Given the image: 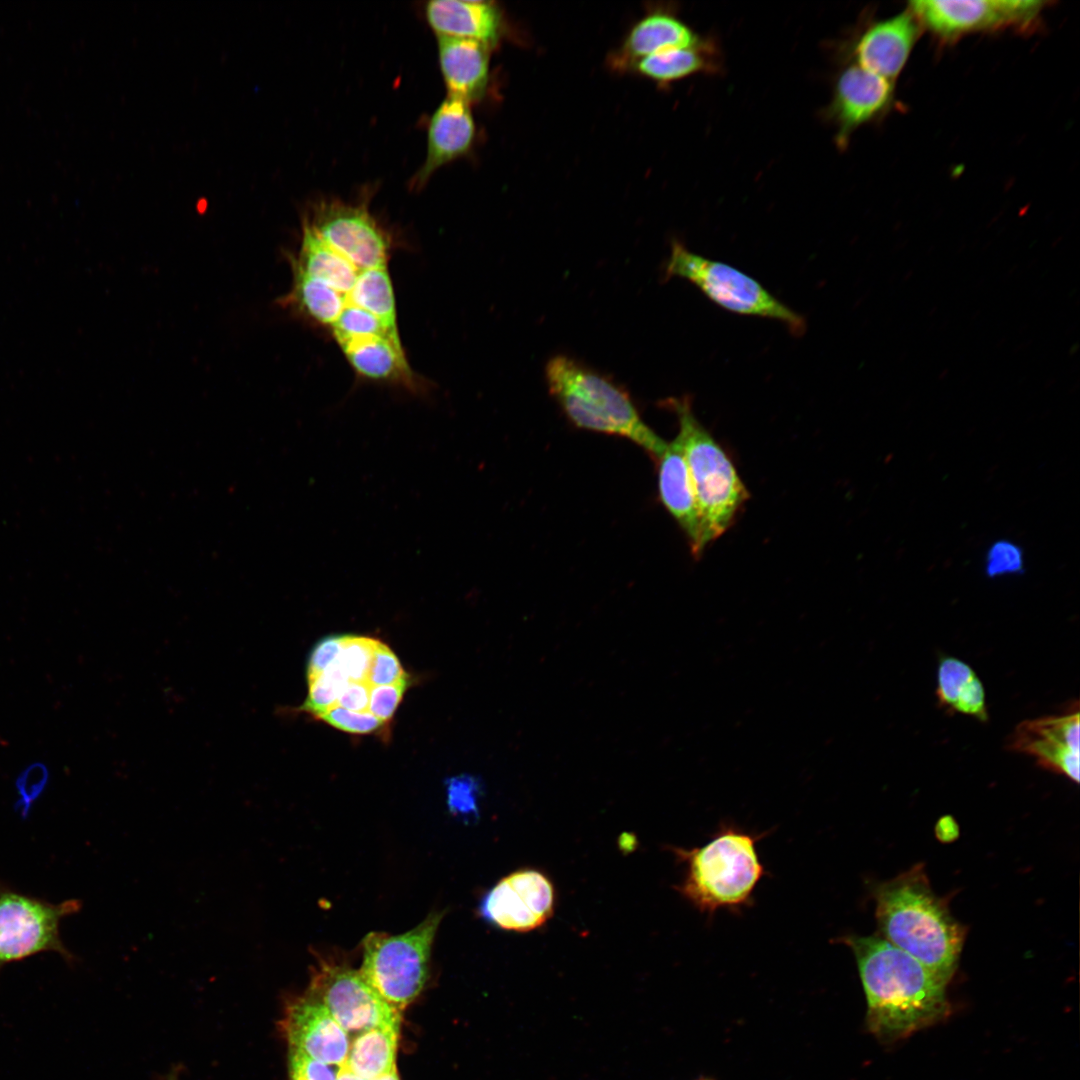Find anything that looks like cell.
Here are the masks:
<instances>
[{
  "instance_id": "obj_1",
  "label": "cell",
  "mask_w": 1080,
  "mask_h": 1080,
  "mask_svg": "<svg viewBox=\"0 0 1080 1080\" xmlns=\"http://www.w3.org/2000/svg\"><path fill=\"white\" fill-rule=\"evenodd\" d=\"M839 942L855 956L866 997V1025L890 1044L950 1014L946 985L908 953L881 936L847 935Z\"/></svg>"
},
{
  "instance_id": "obj_2",
  "label": "cell",
  "mask_w": 1080,
  "mask_h": 1080,
  "mask_svg": "<svg viewBox=\"0 0 1080 1080\" xmlns=\"http://www.w3.org/2000/svg\"><path fill=\"white\" fill-rule=\"evenodd\" d=\"M873 894L881 937L947 985L957 969L966 929L933 892L923 865L879 884Z\"/></svg>"
},
{
  "instance_id": "obj_3",
  "label": "cell",
  "mask_w": 1080,
  "mask_h": 1080,
  "mask_svg": "<svg viewBox=\"0 0 1080 1080\" xmlns=\"http://www.w3.org/2000/svg\"><path fill=\"white\" fill-rule=\"evenodd\" d=\"M548 391L577 428L625 438L658 460L668 442L640 416L629 393L612 378L557 354L545 365Z\"/></svg>"
},
{
  "instance_id": "obj_4",
  "label": "cell",
  "mask_w": 1080,
  "mask_h": 1080,
  "mask_svg": "<svg viewBox=\"0 0 1080 1080\" xmlns=\"http://www.w3.org/2000/svg\"><path fill=\"white\" fill-rule=\"evenodd\" d=\"M759 836L732 825H722L703 846L674 848L685 865L677 887L699 911L739 910L752 904L753 893L766 874L756 848Z\"/></svg>"
},
{
  "instance_id": "obj_5",
  "label": "cell",
  "mask_w": 1080,
  "mask_h": 1080,
  "mask_svg": "<svg viewBox=\"0 0 1080 1080\" xmlns=\"http://www.w3.org/2000/svg\"><path fill=\"white\" fill-rule=\"evenodd\" d=\"M701 521L702 548L719 538L749 498L732 461L695 417L687 398L672 399Z\"/></svg>"
},
{
  "instance_id": "obj_6",
  "label": "cell",
  "mask_w": 1080,
  "mask_h": 1080,
  "mask_svg": "<svg viewBox=\"0 0 1080 1080\" xmlns=\"http://www.w3.org/2000/svg\"><path fill=\"white\" fill-rule=\"evenodd\" d=\"M441 919V913H431L403 934L371 932L363 939V961L359 971L376 992L399 1011L425 986L431 947Z\"/></svg>"
},
{
  "instance_id": "obj_7",
  "label": "cell",
  "mask_w": 1080,
  "mask_h": 1080,
  "mask_svg": "<svg viewBox=\"0 0 1080 1080\" xmlns=\"http://www.w3.org/2000/svg\"><path fill=\"white\" fill-rule=\"evenodd\" d=\"M665 273L694 284L720 307L741 315L775 319L801 334L804 318L778 300L754 278L723 262L703 257L674 241Z\"/></svg>"
},
{
  "instance_id": "obj_8",
  "label": "cell",
  "mask_w": 1080,
  "mask_h": 1080,
  "mask_svg": "<svg viewBox=\"0 0 1080 1080\" xmlns=\"http://www.w3.org/2000/svg\"><path fill=\"white\" fill-rule=\"evenodd\" d=\"M80 907L76 899L52 903L0 882V970L6 964L44 952L58 953L65 961L73 962V954L61 939L60 923Z\"/></svg>"
},
{
  "instance_id": "obj_9",
  "label": "cell",
  "mask_w": 1080,
  "mask_h": 1080,
  "mask_svg": "<svg viewBox=\"0 0 1080 1080\" xmlns=\"http://www.w3.org/2000/svg\"><path fill=\"white\" fill-rule=\"evenodd\" d=\"M347 1032L357 1035L380 1026L400 1025L401 1011L387 1003L359 970L321 962L305 992Z\"/></svg>"
},
{
  "instance_id": "obj_10",
  "label": "cell",
  "mask_w": 1080,
  "mask_h": 1080,
  "mask_svg": "<svg viewBox=\"0 0 1080 1080\" xmlns=\"http://www.w3.org/2000/svg\"><path fill=\"white\" fill-rule=\"evenodd\" d=\"M1046 3L1035 0H917L908 8L920 26L946 39L1006 27L1026 28Z\"/></svg>"
},
{
  "instance_id": "obj_11",
  "label": "cell",
  "mask_w": 1080,
  "mask_h": 1080,
  "mask_svg": "<svg viewBox=\"0 0 1080 1080\" xmlns=\"http://www.w3.org/2000/svg\"><path fill=\"white\" fill-rule=\"evenodd\" d=\"M554 888L536 870H519L502 878L482 898L481 917L504 930L525 932L542 926L552 915Z\"/></svg>"
},
{
  "instance_id": "obj_12",
  "label": "cell",
  "mask_w": 1080,
  "mask_h": 1080,
  "mask_svg": "<svg viewBox=\"0 0 1080 1080\" xmlns=\"http://www.w3.org/2000/svg\"><path fill=\"white\" fill-rule=\"evenodd\" d=\"M1010 751L1079 782V712L1022 721L1008 737Z\"/></svg>"
},
{
  "instance_id": "obj_13",
  "label": "cell",
  "mask_w": 1080,
  "mask_h": 1080,
  "mask_svg": "<svg viewBox=\"0 0 1080 1080\" xmlns=\"http://www.w3.org/2000/svg\"><path fill=\"white\" fill-rule=\"evenodd\" d=\"M894 97V82L857 64L839 75L827 114L837 128L836 143L844 147L860 126L886 112Z\"/></svg>"
},
{
  "instance_id": "obj_14",
  "label": "cell",
  "mask_w": 1080,
  "mask_h": 1080,
  "mask_svg": "<svg viewBox=\"0 0 1080 1080\" xmlns=\"http://www.w3.org/2000/svg\"><path fill=\"white\" fill-rule=\"evenodd\" d=\"M282 1029L290 1049L328 1065H344L350 1047L348 1033L306 994L289 1003Z\"/></svg>"
},
{
  "instance_id": "obj_15",
  "label": "cell",
  "mask_w": 1080,
  "mask_h": 1080,
  "mask_svg": "<svg viewBox=\"0 0 1080 1080\" xmlns=\"http://www.w3.org/2000/svg\"><path fill=\"white\" fill-rule=\"evenodd\" d=\"M919 32L920 24L909 9L871 24L854 45L857 65L894 82L905 66Z\"/></svg>"
},
{
  "instance_id": "obj_16",
  "label": "cell",
  "mask_w": 1080,
  "mask_h": 1080,
  "mask_svg": "<svg viewBox=\"0 0 1080 1080\" xmlns=\"http://www.w3.org/2000/svg\"><path fill=\"white\" fill-rule=\"evenodd\" d=\"M474 136L470 104L447 95L429 120L426 157L416 175V184H424L439 168L466 154Z\"/></svg>"
},
{
  "instance_id": "obj_17",
  "label": "cell",
  "mask_w": 1080,
  "mask_h": 1080,
  "mask_svg": "<svg viewBox=\"0 0 1080 1080\" xmlns=\"http://www.w3.org/2000/svg\"><path fill=\"white\" fill-rule=\"evenodd\" d=\"M658 461L660 499L686 534L692 553H702V533L698 504L683 447L678 436L667 444Z\"/></svg>"
},
{
  "instance_id": "obj_18",
  "label": "cell",
  "mask_w": 1080,
  "mask_h": 1080,
  "mask_svg": "<svg viewBox=\"0 0 1080 1080\" xmlns=\"http://www.w3.org/2000/svg\"><path fill=\"white\" fill-rule=\"evenodd\" d=\"M437 38L439 67L447 95L469 104L479 100L488 84L490 47L471 39Z\"/></svg>"
},
{
  "instance_id": "obj_19",
  "label": "cell",
  "mask_w": 1080,
  "mask_h": 1080,
  "mask_svg": "<svg viewBox=\"0 0 1080 1080\" xmlns=\"http://www.w3.org/2000/svg\"><path fill=\"white\" fill-rule=\"evenodd\" d=\"M424 13L437 37L471 39L491 47L500 36L501 16L490 1L432 0Z\"/></svg>"
},
{
  "instance_id": "obj_20",
  "label": "cell",
  "mask_w": 1080,
  "mask_h": 1080,
  "mask_svg": "<svg viewBox=\"0 0 1080 1080\" xmlns=\"http://www.w3.org/2000/svg\"><path fill=\"white\" fill-rule=\"evenodd\" d=\"M704 42L677 17L655 13L646 16L632 28L623 53L631 61H637L662 51L696 47Z\"/></svg>"
},
{
  "instance_id": "obj_21",
  "label": "cell",
  "mask_w": 1080,
  "mask_h": 1080,
  "mask_svg": "<svg viewBox=\"0 0 1080 1080\" xmlns=\"http://www.w3.org/2000/svg\"><path fill=\"white\" fill-rule=\"evenodd\" d=\"M937 698L953 712L988 719L985 691L976 672L955 657H943L938 666Z\"/></svg>"
},
{
  "instance_id": "obj_22",
  "label": "cell",
  "mask_w": 1080,
  "mask_h": 1080,
  "mask_svg": "<svg viewBox=\"0 0 1080 1080\" xmlns=\"http://www.w3.org/2000/svg\"><path fill=\"white\" fill-rule=\"evenodd\" d=\"M399 1031L400 1025H388L358 1034L342 1066L365 1080H374L390 1073L396 1068Z\"/></svg>"
},
{
  "instance_id": "obj_23",
  "label": "cell",
  "mask_w": 1080,
  "mask_h": 1080,
  "mask_svg": "<svg viewBox=\"0 0 1080 1080\" xmlns=\"http://www.w3.org/2000/svg\"><path fill=\"white\" fill-rule=\"evenodd\" d=\"M712 48L705 41L696 47L662 51L635 61V68L642 75L663 83L699 72H712L717 67Z\"/></svg>"
},
{
  "instance_id": "obj_24",
  "label": "cell",
  "mask_w": 1080,
  "mask_h": 1080,
  "mask_svg": "<svg viewBox=\"0 0 1080 1080\" xmlns=\"http://www.w3.org/2000/svg\"><path fill=\"white\" fill-rule=\"evenodd\" d=\"M348 682L349 680L335 662L323 674L308 681V695L299 709L318 719L337 706L338 697Z\"/></svg>"
},
{
  "instance_id": "obj_25",
  "label": "cell",
  "mask_w": 1080,
  "mask_h": 1080,
  "mask_svg": "<svg viewBox=\"0 0 1080 1080\" xmlns=\"http://www.w3.org/2000/svg\"><path fill=\"white\" fill-rule=\"evenodd\" d=\"M376 641L363 636L345 635L336 663L349 681L367 683Z\"/></svg>"
},
{
  "instance_id": "obj_26",
  "label": "cell",
  "mask_w": 1080,
  "mask_h": 1080,
  "mask_svg": "<svg viewBox=\"0 0 1080 1080\" xmlns=\"http://www.w3.org/2000/svg\"><path fill=\"white\" fill-rule=\"evenodd\" d=\"M447 805L449 811L464 821L479 816L481 786L473 776L459 775L446 779Z\"/></svg>"
},
{
  "instance_id": "obj_27",
  "label": "cell",
  "mask_w": 1080,
  "mask_h": 1080,
  "mask_svg": "<svg viewBox=\"0 0 1080 1080\" xmlns=\"http://www.w3.org/2000/svg\"><path fill=\"white\" fill-rule=\"evenodd\" d=\"M1024 568V554L1022 549L1008 540L994 542L985 556V572L987 576L994 578L1006 575L1018 574Z\"/></svg>"
},
{
  "instance_id": "obj_28",
  "label": "cell",
  "mask_w": 1080,
  "mask_h": 1080,
  "mask_svg": "<svg viewBox=\"0 0 1080 1080\" xmlns=\"http://www.w3.org/2000/svg\"><path fill=\"white\" fill-rule=\"evenodd\" d=\"M408 679L397 656L384 643L376 641L367 683L372 686L391 685Z\"/></svg>"
},
{
  "instance_id": "obj_29",
  "label": "cell",
  "mask_w": 1080,
  "mask_h": 1080,
  "mask_svg": "<svg viewBox=\"0 0 1080 1080\" xmlns=\"http://www.w3.org/2000/svg\"><path fill=\"white\" fill-rule=\"evenodd\" d=\"M49 780V770L42 762H33L18 775L15 785L19 794L16 808L22 816H26L39 796L44 791Z\"/></svg>"
},
{
  "instance_id": "obj_30",
  "label": "cell",
  "mask_w": 1080,
  "mask_h": 1080,
  "mask_svg": "<svg viewBox=\"0 0 1080 1080\" xmlns=\"http://www.w3.org/2000/svg\"><path fill=\"white\" fill-rule=\"evenodd\" d=\"M318 719L353 734H370L384 726V722L368 711H352L340 706L333 707Z\"/></svg>"
},
{
  "instance_id": "obj_31",
  "label": "cell",
  "mask_w": 1080,
  "mask_h": 1080,
  "mask_svg": "<svg viewBox=\"0 0 1080 1080\" xmlns=\"http://www.w3.org/2000/svg\"><path fill=\"white\" fill-rule=\"evenodd\" d=\"M407 686L408 679L391 685L372 686L368 712L384 723L389 721L393 717Z\"/></svg>"
},
{
  "instance_id": "obj_32",
  "label": "cell",
  "mask_w": 1080,
  "mask_h": 1080,
  "mask_svg": "<svg viewBox=\"0 0 1080 1080\" xmlns=\"http://www.w3.org/2000/svg\"><path fill=\"white\" fill-rule=\"evenodd\" d=\"M345 635H330L321 639L312 649L307 662V680L323 674L338 659Z\"/></svg>"
},
{
  "instance_id": "obj_33",
  "label": "cell",
  "mask_w": 1080,
  "mask_h": 1080,
  "mask_svg": "<svg viewBox=\"0 0 1080 1080\" xmlns=\"http://www.w3.org/2000/svg\"><path fill=\"white\" fill-rule=\"evenodd\" d=\"M338 1069L290 1049L289 1080H336Z\"/></svg>"
},
{
  "instance_id": "obj_34",
  "label": "cell",
  "mask_w": 1080,
  "mask_h": 1080,
  "mask_svg": "<svg viewBox=\"0 0 1080 1080\" xmlns=\"http://www.w3.org/2000/svg\"><path fill=\"white\" fill-rule=\"evenodd\" d=\"M370 689L366 682L349 681L338 697L337 706L358 712L368 711Z\"/></svg>"
},
{
  "instance_id": "obj_35",
  "label": "cell",
  "mask_w": 1080,
  "mask_h": 1080,
  "mask_svg": "<svg viewBox=\"0 0 1080 1080\" xmlns=\"http://www.w3.org/2000/svg\"><path fill=\"white\" fill-rule=\"evenodd\" d=\"M957 825L953 818L945 816L941 818L937 824V835L941 836L943 841H951L958 834Z\"/></svg>"
},
{
  "instance_id": "obj_36",
  "label": "cell",
  "mask_w": 1080,
  "mask_h": 1080,
  "mask_svg": "<svg viewBox=\"0 0 1080 1080\" xmlns=\"http://www.w3.org/2000/svg\"><path fill=\"white\" fill-rule=\"evenodd\" d=\"M336 1080H365V1079L360 1078L359 1076L353 1074L345 1066H341L338 1069Z\"/></svg>"
},
{
  "instance_id": "obj_37",
  "label": "cell",
  "mask_w": 1080,
  "mask_h": 1080,
  "mask_svg": "<svg viewBox=\"0 0 1080 1080\" xmlns=\"http://www.w3.org/2000/svg\"><path fill=\"white\" fill-rule=\"evenodd\" d=\"M374 1080H399V1077H398V1074H397V1071H396V1068H395L390 1073H388L386 1075H383V1076H381V1077H379L377 1079H374Z\"/></svg>"
},
{
  "instance_id": "obj_38",
  "label": "cell",
  "mask_w": 1080,
  "mask_h": 1080,
  "mask_svg": "<svg viewBox=\"0 0 1080 1080\" xmlns=\"http://www.w3.org/2000/svg\"><path fill=\"white\" fill-rule=\"evenodd\" d=\"M697 1080H712V1079H708V1078H701V1079H697Z\"/></svg>"
},
{
  "instance_id": "obj_39",
  "label": "cell",
  "mask_w": 1080,
  "mask_h": 1080,
  "mask_svg": "<svg viewBox=\"0 0 1080 1080\" xmlns=\"http://www.w3.org/2000/svg\"><path fill=\"white\" fill-rule=\"evenodd\" d=\"M169 1080H177V1078L173 1076Z\"/></svg>"
}]
</instances>
